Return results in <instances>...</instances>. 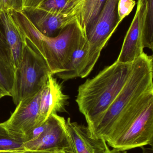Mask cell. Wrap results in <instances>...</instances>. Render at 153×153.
I'll return each instance as SVG.
<instances>
[{"label": "cell", "instance_id": "4fadbf2b", "mask_svg": "<svg viewBox=\"0 0 153 153\" xmlns=\"http://www.w3.org/2000/svg\"><path fill=\"white\" fill-rule=\"evenodd\" d=\"M69 97L64 94L62 86L56 79L50 75L42 90L39 106V120L44 123L51 114L66 112L65 107Z\"/></svg>", "mask_w": 153, "mask_h": 153}, {"label": "cell", "instance_id": "30bf717a", "mask_svg": "<svg viewBox=\"0 0 153 153\" xmlns=\"http://www.w3.org/2000/svg\"><path fill=\"white\" fill-rule=\"evenodd\" d=\"M71 153H107L110 149L105 139L91 135L88 127L66 120Z\"/></svg>", "mask_w": 153, "mask_h": 153}, {"label": "cell", "instance_id": "ba28073f", "mask_svg": "<svg viewBox=\"0 0 153 153\" xmlns=\"http://www.w3.org/2000/svg\"><path fill=\"white\" fill-rule=\"evenodd\" d=\"M119 0H106L95 20L85 30L87 41L91 47L101 52L120 23L118 15Z\"/></svg>", "mask_w": 153, "mask_h": 153}, {"label": "cell", "instance_id": "5b68a950", "mask_svg": "<svg viewBox=\"0 0 153 153\" xmlns=\"http://www.w3.org/2000/svg\"><path fill=\"white\" fill-rule=\"evenodd\" d=\"M153 145V101L127 124L117 137L109 145L127 151Z\"/></svg>", "mask_w": 153, "mask_h": 153}, {"label": "cell", "instance_id": "44dd1931", "mask_svg": "<svg viewBox=\"0 0 153 153\" xmlns=\"http://www.w3.org/2000/svg\"><path fill=\"white\" fill-rule=\"evenodd\" d=\"M46 0H23V10L40 5Z\"/></svg>", "mask_w": 153, "mask_h": 153}, {"label": "cell", "instance_id": "d4e9b609", "mask_svg": "<svg viewBox=\"0 0 153 153\" xmlns=\"http://www.w3.org/2000/svg\"><path fill=\"white\" fill-rule=\"evenodd\" d=\"M153 145H150V147H146L145 146H142L140 147L142 149V153H153Z\"/></svg>", "mask_w": 153, "mask_h": 153}, {"label": "cell", "instance_id": "5bb4252c", "mask_svg": "<svg viewBox=\"0 0 153 153\" xmlns=\"http://www.w3.org/2000/svg\"><path fill=\"white\" fill-rule=\"evenodd\" d=\"M142 42V20L139 9L136 12L124 39L122 48L116 61L131 63L144 53Z\"/></svg>", "mask_w": 153, "mask_h": 153}, {"label": "cell", "instance_id": "484cf974", "mask_svg": "<svg viewBox=\"0 0 153 153\" xmlns=\"http://www.w3.org/2000/svg\"><path fill=\"white\" fill-rule=\"evenodd\" d=\"M58 151H26L24 153H53Z\"/></svg>", "mask_w": 153, "mask_h": 153}, {"label": "cell", "instance_id": "9a60e30c", "mask_svg": "<svg viewBox=\"0 0 153 153\" xmlns=\"http://www.w3.org/2000/svg\"><path fill=\"white\" fill-rule=\"evenodd\" d=\"M142 20V41L144 47H153V0H138Z\"/></svg>", "mask_w": 153, "mask_h": 153}, {"label": "cell", "instance_id": "cb8c5ba5", "mask_svg": "<svg viewBox=\"0 0 153 153\" xmlns=\"http://www.w3.org/2000/svg\"><path fill=\"white\" fill-rule=\"evenodd\" d=\"M9 9V0H0V11Z\"/></svg>", "mask_w": 153, "mask_h": 153}, {"label": "cell", "instance_id": "2e32d148", "mask_svg": "<svg viewBox=\"0 0 153 153\" xmlns=\"http://www.w3.org/2000/svg\"><path fill=\"white\" fill-rule=\"evenodd\" d=\"M26 142L25 136L8 128L3 123H0V151L24 152Z\"/></svg>", "mask_w": 153, "mask_h": 153}, {"label": "cell", "instance_id": "6da1fadb", "mask_svg": "<svg viewBox=\"0 0 153 153\" xmlns=\"http://www.w3.org/2000/svg\"><path fill=\"white\" fill-rule=\"evenodd\" d=\"M132 68V63L116 61L79 86L75 100L90 133L123 89Z\"/></svg>", "mask_w": 153, "mask_h": 153}, {"label": "cell", "instance_id": "9c48e42d", "mask_svg": "<svg viewBox=\"0 0 153 153\" xmlns=\"http://www.w3.org/2000/svg\"><path fill=\"white\" fill-rule=\"evenodd\" d=\"M42 90L34 96L20 102L10 118L3 122L4 126L26 138L35 127L41 125L39 106Z\"/></svg>", "mask_w": 153, "mask_h": 153}, {"label": "cell", "instance_id": "603a6c76", "mask_svg": "<svg viewBox=\"0 0 153 153\" xmlns=\"http://www.w3.org/2000/svg\"><path fill=\"white\" fill-rule=\"evenodd\" d=\"M95 1L96 0H85L83 12L82 23L85 18L89 14L91 9Z\"/></svg>", "mask_w": 153, "mask_h": 153}, {"label": "cell", "instance_id": "277c9868", "mask_svg": "<svg viewBox=\"0 0 153 153\" xmlns=\"http://www.w3.org/2000/svg\"><path fill=\"white\" fill-rule=\"evenodd\" d=\"M51 75L53 74L46 60L27 38L22 60L15 69L11 96L13 103L17 106L20 102L40 91Z\"/></svg>", "mask_w": 153, "mask_h": 153}, {"label": "cell", "instance_id": "ffe728a7", "mask_svg": "<svg viewBox=\"0 0 153 153\" xmlns=\"http://www.w3.org/2000/svg\"><path fill=\"white\" fill-rule=\"evenodd\" d=\"M136 4L134 0H119L117 12L119 23L131 13Z\"/></svg>", "mask_w": 153, "mask_h": 153}, {"label": "cell", "instance_id": "e0dca14e", "mask_svg": "<svg viewBox=\"0 0 153 153\" xmlns=\"http://www.w3.org/2000/svg\"><path fill=\"white\" fill-rule=\"evenodd\" d=\"M85 1V0H46L39 6L49 11L59 13L80 7L84 8Z\"/></svg>", "mask_w": 153, "mask_h": 153}, {"label": "cell", "instance_id": "f1b7e54d", "mask_svg": "<svg viewBox=\"0 0 153 153\" xmlns=\"http://www.w3.org/2000/svg\"><path fill=\"white\" fill-rule=\"evenodd\" d=\"M25 151L24 152H10V151H0V153H24Z\"/></svg>", "mask_w": 153, "mask_h": 153}, {"label": "cell", "instance_id": "7c38bea8", "mask_svg": "<svg viewBox=\"0 0 153 153\" xmlns=\"http://www.w3.org/2000/svg\"><path fill=\"white\" fill-rule=\"evenodd\" d=\"M0 21L11 51L16 69L22 60L27 37L12 9L0 11Z\"/></svg>", "mask_w": 153, "mask_h": 153}, {"label": "cell", "instance_id": "4316f807", "mask_svg": "<svg viewBox=\"0 0 153 153\" xmlns=\"http://www.w3.org/2000/svg\"><path fill=\"white\" fill-rule=\"evenodd\" d=\"M107 153H127V151L113 148L112 150H110Z\"/></svg>", "mask_w": 153, "mask_h": 153}, {"label": "cell", "instance_id": "7402d4cb", "mask_svg": "<svg viewBox=\"0 0 153 153\" xmlns=\"http://www.w3.org/2000/svg\"><path fill=\"white\" fill-rule=\"evenodd\" d=\"M23 0H9L10 9L15 11H21L23 10Z\"/></svg>", "mask_w": 153, "mask_h": 153}, {"label": "cell", "instance_id": "52a82bcc", "mask_svg": "<svg viewBox=\"0 0 153 153\" xmlns=\"http://www.w3.org/2000/svg\"><path fill=\"white\" fill-rule=\"evenodd\" d=\"M45 128L36 139L24 143L26 151H63L71 153L66 120L56 113L51 114L44 122Z\"/></svg>", "mask_w": 153, "mask_h": 153}, {"label": "cell", "instance_id": "f546056e", "mask_svg": "<svg viewBox=\"0 0 153 153\" xmlns=\"http://www.w3.org/2000/svg\"><path fill=\"white\" fill-rule=\"evenodd\" d=\"M53 153H67L65 152L64 151H56V152H54Z\"/></svg>", "mask_w": 153, "mask_h": 153}, {"label": "cell", "instance_id": "8fae6325", "mask_svg": "<svg viewBox=\"0 0 153 153\" xmlns=\"http://www.w3.org/2000/svg\"><path fill=\"white\" fill-rule=\"evenodd\" d=\"M100 56L91 49L86 38L74 52L65 71L56 75L64 81L84 78L91 72Z\"/></svg>", "mask_w": 153, "mask_h": 153}, {"label": "cell", "instance_id": "ac0fdd59", "mask_svg": "<svg viewBox=\"0 0 153 153\" xmlns=\"http://www.w3.org/2000/svg\"><path fill=\"white\" fill-rule=\"evenodd\" d=\"M15 69L13 65L0 58V89L11 96Z\"/></svg>", "mask_w": 153, "mask_h": 153}, {"label": "cell", "instance_id": "3957f363", "mask_svg": "<svg viewBox=\"0 0 153 153\" xmlns=\"http://www.w3.org/2000/svg\"><path fill=\"white\" fill-rule=\"evenodd\" d=\"M19 21L26 37L46 60L53 75L65 71L74 52L86 38L78 22L68 25L56 36L49 37L41 34L24 13L19 15Z\"/></svg>", "mask_w": 153, "mask_h": 153}, {"label": "cell", "instance_id": "d6986e66", "mask_svg": "<svg viewBox=\"0 0 153 153\" xmlns=\"http://www.w3.org/2000/svg\"><path fill=\"white\" fill-rule=\"evenodd\" d=\"M0 58L6 61L7 62L11 64L14 66L11 51L6 40L4 30L1 21H0Z\"/></svg>", "mask_w": 153, "mask_h": 153}, {"label": "cell", "instance_id": "8992f818", "mask_svg": "<svg viewBox=\"0 0 153 153\" xmlns=\"http://www.w3.org/2000/svg\"><path fill=\"white\" fill-rule=\"evenodd\" d=\"M83 10L80 7L62 12H53L37 6L22 10L41 34L54 37L68 25L78 22L82 26Z\"/></svg>", "mask_w": 153, "mask_h": 153}, {"label": "cell", "instance_id": "83f0119b", "mask_svg": "<svg viewBox=\"0 0 153 153\" xmlns=\"http://www.w3.org/2000/svg\"><path fill=\"white\" fill-rule=\"evenodd\" d=\"M7 96H9V94L0 89V99H1L3 97Z\"/></svg>", "mask_w": 153, "mask_h": 153}, {"label": "cell", "instance_id": "7a4b0ae2", "mask_svg": "<svg viewBox=\"0 0 153 153\" xmlns=\"http://www.w3.org/2000/svg\"><path fill=\"white\" fill-rule=\"evenodd\" d=\"M152 56L144 53L132 63L129 78L122 90L91 132L95 138L106 139L117 121L139 99L153 90Z\"/></svg>", "mask_w": 153, "mask_h": 153}]
</instances>
